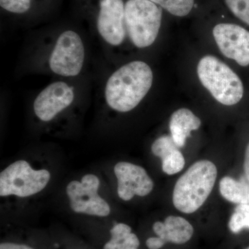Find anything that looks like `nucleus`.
<instances>
[{
    "instance_id": "1",
    "label": "nucleus",
    "mask_w": 249,
    "mask_h": 249,
    "mask_svg": "<svg viewBox=\"0 0 249 249\" xmlns=\"http://www.w3.org/2000/svg\"><path fill=\"white\" fill-rule=\"evenodd\" d=\"M153 72L146 62H129L107 78L104 96L108 107L119 112L133 110L151 89Z\"/></svg>"
},
{
    "instance_id": "2",
    "label": "nucleus",
    "mask_w": 249,
    "mask_h": 249,
    "mask_svg": "<svg viewBox=\"0 0 249 249\" xmlns=\"http://www.w3.org/2000/svg\"><path fill=\"white\" fill-rule=\"evenodd\" d=\"M217 177V167L211 160H200L193 163L175 183L174 206L183 213L196 212L209 198Z\"/></svg>"
},
{
    "instance_id": "3",
    "label": "nucleus",
    "mask_w": 249,
    "mask_h": 249,
    "mask_svg": "<svg viewBox=\"0 0 249 249\" xmlns=\"http://www.w3.org/2000/svg\"><path fill=\"white\" fill-rule=\"evenodd\" d=\"M196 71L201 85L221 104L235 106L243 98L245 88L240 77L213 55L203 57Z\"/></svg>"
},
{
    "instance_id": "4",
    "label": "nucleus",
    "mask_w": 249,
    "mask_h": 249,
    "mask_svg": "<svg viewBox=\"0 0 249 249\" xmlns=\"http://www.w3.org/2000/svg\"><path fill=\"white\" fill-rule=\"evenodd\" d=\"M162 14V8L150 0L126 1V31L134 47L144 49L153 45L160 33Z\"/></svg>"
},
{
    "instance_id": "5",
    "label": "nucleus",
    "mask_w": 249,
    "mask_h": 249,
    "mask_svg": "<svg viewBox=\"0 0 249 249\" xmlns=\"http://www.w3.org/2000/svg\"><path fill=\"white\" fill-rule=\"evenodd\" d=\"M86 50L81 36L72 30L63 31L57 37L49 54V70L67 78L79 76L84 67Z\"/></svg>"
},
{
    "instance_id": "6",
    "label": "nucleus",
    "mask_w": 249,
    "mask_h": 249,
    "mask_svg": "<svg viewBox=\"0 0 249 249\" xmlns=\"http://www.w3.org/2000/svg\"><path fill=\"white\" fill-rule=\"evenodd\" d=\"M50 178L48 170H34L26 160H17L0 173V196H34L44 190Z\"/></svg>"
},
{
    "instance_id": "7",
    "label": "nucleus",
    "mask_w": 249,
    "mask_h": 249,
    "mask_svg": "<svg viewBox=\"0 0 249 249\" xmlns=\"http://www.w3.org/2000/svg\"><path fill=\"white\" fill-rule=\"evenodd\" d=\"M99 178L96 175L88 174L81 181H72L67 186V195L70 206L76 213L106 217L110 213L107 201L98 195Z\"/></svg>"
},
{
    "instance_id": "8",
    "label": "nucleus",
    "mask_w": 249,
    "mask_h": 249,
    "mask_svg": "<svg viewBox=\"0 0 249 249\" xmlns=\"http://www.w3.org/2000/svg\"><path fill=\"white\" fill-rule=\"evenodd\" d=\"M76 98L74 88L65 81L51 83L36 96L34 111L37 119L49 122L71 106Z\"/></svg>"
},
{
    "instance_id": "9",
    "label": "nucleus",
    "mask_w": 249,
    "mask_h": 249,
    "mask_svg": "<svg viewBox=\"0 0 249 249\" xmlns=\"http://www.w3.org/2000/svg\"><path fill=\"white\" fill-rule=\"evenodd\" d=\"M214 41L221 53L240 66H249V31L231 23H220L213 29Z\"/></svg>"
},
{
    "instance_id": "10",
    "label": "nucleus",
    "mask_w": 249,
    "mask_h": 249,
    "mask_svg": "<svg viewBox=\"0 0 249 249\" xmlns=\"http://www.w3.org/2000/svg\"><path fill=\"white\" fill-rule=\"evenodd\" d=\"M96 27L107 45L112 47L122 45L127 35L124 1L101 0Z\"/></svg>"
},
{
    "instance_id": "11",
    "label": "nucleus",
    "mask_w": 249,
    "mask_h": 249,
    "mask_svg": "<svg viewBox=\"0 0 249 249\" xmlns=\"http://www.w3.org/2000/svg\"><path fill=\"white\" fill-rule=\"evenodd\" d=\"M114 172L118 181V196L123 200H131L135 196H148L153 190V181L142 166L121 161L116 163Z\"/></svg>"
},
{
    "instance_id": "12",
    "label": "nucleus",
    "mask_w": 249,
    "mask_h": 249,
    "mask_svg": "<svg viewBox=\"0 0 249 249\" xmlns=\"http://www.w3.org/2000/svg\"><path fill=\"white\" fill-rule=\"evenodd\" d=\"M152 228L164 245L168 242L183 245L191 240L194 233V229L191 223L178 216H168L165 218L164 222H155Z\"/></svg>"
},
{
    "instance_id": "13",
    "label": "nucleus",
    "mask_w": 249,
    "mask_h": 249,
    "mask_svg": "<svg viewBox=\"0 0 249 249\" xmlns=\"http://www.w3.org/2000/svg\"><path fill=\"white\" fill-rule=\"evenodd\" d=\"M178 147L173 137L168 135L159 137L152 143V153L160 158L162 170L167 175H175L184 168V157Z\"/></svg>"
},
{
    "instance_id": "14",
    "label": "nucleus",
    "mask_w": 249,
    "mask_h": 249,
    "mask_svg": "<svg viewBox=\"0 0 249 249\" xmlns=\"http://www.w3.org/2000/svg\"><path fill=\"white\" fill-rule=\"evenodd\" d=\"M201 124V119L187 108L174 111L170 119L171 137L179 147L184 146L187 139L191 137L192 131L197 130Z\"/></svg>"
},
{
    "instance_id": "15",
    "label": "nucleus",
    "mask_w": 249,
    "mask_h": 249,
    "mask_svg": "<svg viewBox=\"0 0 249 249\" xmlns=\"http://www.w3.org/2000/svg\"><path fill=\"white\" fill-rule=\"evenodd\" d=\"M111 239L104 246V249H138L140 241L132 232L129 226L124 223L116 224L110 230Z\"/></svg>"
},
{
    "instance_id": "16",
    "label": "nucleus",
    "mask_w": 249,
    "mask_h": 249,
    "mask_svg": "<svg viewBox=\"0 0 249 249\" xmlns=\"http://www.w3.org/2000/svg\"><path fill=\"white\" fill-rule=\"evenodd\" d=\"M221 196L236 204H249V184L237 181L230 177H224L219 182Z\"/></svg>"
},
{
    "instance_id": "17",
    "label": "nucleus",
    "mask_w": 249,
    "mask_h": 249,
    "mask_svg": "<svg viewBox=\"0 0 249 249\" xmlns=\"http://www.w3.org/2000/svg\"><path fill=\"white\" fill-rule=\"evenodd\" d=\"M170 14L178 17H184L191 12L195 0H150Z\"/></svg>"
},
{
    "instance_id": "18",
    "label": "nucleus",
    "mask_w": 249,
    "mask_h": 249,
    "mask_svg": "<svg viewBox=\"0 0 249 249\" xmlns=\"http://www.w3.org/2000/svg\"><path fill=\"white\" fill-rule=\"evenodd\" d=\"M229 227L233 233L249 229V204H240L236 207L229 221Z\"/></svg>"
},
{
    "instance_id": "19",
    "label": "nucleus",
    "mask_w": 249,
    "mask_h": 249,
    "mask_svg": "<svg viewBox=\"0 0 249 249\" xmlns=\"http://www.w3.org/2000/svg\"><path fill=\"white\" fill-rule=\"evenodd\" d=\"M231 12L249 26V0H224Z\"/></svg>"
},
{
    "instance_id": "20",
    "label": "nucleus",
    "mask_w": 249,
    "mask_h": 249,
    "mask_svg": "<svg viewBox=\"0 0 249 249\" xmlns=\"http://www.w3.org/2000/svg\"><path fill=\"white\" fill-rule=\"evenodd\" d=\"M0 6L13 14H25L31 9V0H0Z\"/></svg>"
},
{
    "instance_id": "21",
    "label": "nucleus",
    "mask_w": 249,
    "mask_h": 249,
    "mask_svg": "<svg viewBox=\"0 0 249 249\" xmlns=\"http://www.w3.org/2000/svg\"><path fill=\"white\" fill-rule=\"evenodd\" d=\"M145 244L149 249H160L164 246L158 237H150Z\"/></svg>"
},
{
    "instance_id": "22",
    "label": "nucleus",
    "mask_w": 249,
    "mask_h": 249,
    "mask_svg": "<svg viewBox=\"0 0 249 249\" xmlns=\"http://www.w3.org/2000/svg\"><path fill=\"white\" fill-rule=\"evenodd\" d=\"M0 249H34L24 245H19V244L10 243V242H4L0 245Z\"/></svg>"
},
{
    "instance_id": "23",
    "label": "nucleus",
    "mask_w": 249,
    "mask_h": 249,
    "mask_svg": "<svg viewBox=\"0 0 249 249\" xmlns=\"http://www.w3.org/2000/svg\"><path fill=\"white\" fill-rule=\"evenodd\" d=\"M244 170H245L246 178L248 180L249 184V142L247 147H246Z\"/></svg>"
},
{
    "instance_id": "24",
    "label": "nucleus",
    "mask_w": 249,
    "mask_h": 249,
    "mask_svg": "<svg viewBox=\"0 0 249 249\" xmlns=\"http://www.w3.org/2000/svg\"><path fill=\"white\" fill-rule=\"evenodd\" d=\"M249 249V247H248V248H247V249Z\"/></svg>"
}]
</instances>
